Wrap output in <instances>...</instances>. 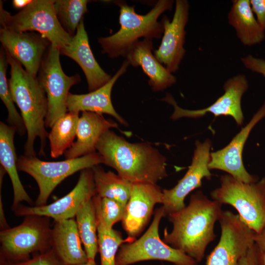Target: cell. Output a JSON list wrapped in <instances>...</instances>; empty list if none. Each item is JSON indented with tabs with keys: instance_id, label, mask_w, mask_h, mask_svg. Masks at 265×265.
Listing matches in <instances>:
<instances>
[{
	"instance_id": "cell-1",
	"label": "cell",
	"mask_w": 265,
	"mask_h": 265,
	"mask_svg": "<svg viewBox=\"0 0 265 265\" xmlns=\"http://www.w3.org/2000/svg\"><path fill=\"white\" fill-rule=\"evenodd\" d=\"M221 207L201 191L193 193L187 206L168 215L173 229L170 232L165 229L163 241L201 262L208 245L216 238L214 226L220 217Z\"/></svg>"
},
{
	"instance_id": "cell-2",
	"label": "cell",
	"mask_w": 265,
	"mask_h": 265,
	"mask_svg": "<svg viewBox=\"0 0 265 265\" xmlns=\"http://www.w3.org/2000/svg\"><path fill=\"white\" fill-rule=\"evenodd\" d=\"M96 149L104 164L132 184H157L167 176L166 158L148 143H131L109 130L102 135Z\"/></svg>"
},
{
	"instance_id": "cell-3",
	"label": "cell",
	"mask_w": 265,
	"mask_h": 265,
	"mask_svg": "<svg viewBox=\"0 0 265 265\" xmlns=\"http://www.w3.org/2000/svg\"><path fill=\"white\" fill-rule=\"evenodd\" d=\"M5 54L10 66L8 82L11 93L14 102L21 111L27 133L25 156L36 157L34 141L36 137H39V154L45 156L44 149L49 135L45 128L48 107L46 94L37 77L29 74L19 62L6 52Z\"/></svg>"
},
{
	"instance_id": "cell-4",
	"label": "cell",
	"mask_w": 265,
	"mask_h": 265,
	"mask_svg": "<svg viewBox=\"0 0 265 265\" xmlns=\"http://www.w3.org/2000/svg\"><path fill=\"white\" fill-rule=\"evenodd\" d=\"M174 3L172 0H159L148 13L140 15L135 12L134 6L117 1L116 4L120 7V28L110 36L98 38L102 53L112 58L120 56L126 58L140 38H160L164 29L158 18L165 11L172 10Z\"/></svg>"
},
{
	"instance_id": "cell-5",
	"label": "cell",
	"mask_w": 265,
	"mask_h": 265,
	"mask_svg": "<svg viewBox=\"0 0 265 265\" xmlns=\"http://www.w3.org/2000/svg\"><path fill=\"white\" fill-rule=\"evenodd\" d=\"M220 181V186L211 192L212 200L230 205L250 229L261 231L265 227V177L245 183L228 174L221 176Z\"/></svg>"
},
{
	"instance_id": "cell-6",
	"label": "cell",
	"mask_w": 265,
	"mask_h": 265,
	"mask_svg": "<svg viewBox=\"0 0 265 265\" xmlns=\"http://www.w3.org/2000/svg\"><path fill=\"white\" fill-rule=\"evenodd\" d=\"M1 27L17 32L36 31L60 50L70 46L72 36L62 27L56 15L54 0H32L14 15L6 11L0 1Z\"/></svg>"
},
{
	"instance_id": "cell-7",
	"label": "cell",
	"mask_w": 265,
	"mask_h": 265,
	"mask_svg": "<svg viewBox=\"0 0 265 265\" xmlns=\"http://www.w3.org/2000/svg\"><path fill=\"white\" fill-rule=\"evenodd\" d=\"M22 223L0 232V259L21 262L33 253L52 248V228L49 217L38 215L24 216Z\"/></svg>"
},
{
	"instance_id": "cell-8",
	"label": "cell",
	"mask_w": 265,
	"mask_h": 265,
	"mask_svg": "<svg viewBox=\"0 0 265 265\" xmlns=\"http://www.w3.org/2000/svg\"><path fill=\"white\" fill-rule=\"evenodd\" d=\"M102 156L97 152L72 159L59 161L42 160L36 157L20 156L17 159L18 171L26 172L36 182L39 193L35 206L47 204L55 188L64 179L75 173L104 163Z\"/></svg>"
},
{
	"instance_id": "cell-9",
	"label": "cell",
	"mask_w": 265,
	"mask_h": 265,
	"mask_svg": "<svg viewBox=\"0 0 265 265\" xmlns=\"http://www.w3.org/2000/svg\"><path fill=\"white\" fill-rule=\"evenodd\" d=\"M164 216L161 206L156 210L152 224L143 236L134 241L121 245L115 265H131L149 260L164 261L173 265H198L195 260L160 239L159 228Z\"/></svg>"
},
{
	"instance_id": "cell-10",
	"label": "cell",
	"mask_w": 265,
	"mask_h": 265,
	"mask_svg": "<svg viewBox=\"0 0 265 265\" xmlns=\"http://www.w3.org/2000/svg\"><path fill=\"white\" fill-rule=\"evenodd\" d=\"M60 54V49L51 44L43 57L37 77L48 100L45 126L51 128L67 112L69 90L81 80L79 74L68 76L64 73Z\"/></svg>"
},
{
	"instance_id": "cell-11",
	"label": "cell",
	"mask_w": 265,
	"mask_h": 265,
	"mask_svg": "<svg viewBox=\"0 0 265 265\" xmlns=\"http://www.w3.org/2000/svg\"><path fill=\"white\" fill-rule=\"evenodd\" d=\"M221 230L220 240L207 257L206 265H238L240 258L253 245L255 232L238 214L222 211L218 220Z\"/></svg>"
},
{
	"instance_id": "cell-12",
	"label": "cell",
	"mask_w": 265,
	"mask_h": 265,
	"mask_svg": "<svg viewBox=\"0 0 265 265\" xmlns=\"http://www.w3.org/2000/svg\"><path fill=\"white\" fill-rule=\"evenodd\" d=\"M78 181L67 194L55 202L42 206L20 204L13 210L18 216L38 215L60 221L75 218L81 207L97 194L91 168L80 171Z\"/></svg>"
},
{
	"instance_id": "cell-13",
	"label": "cell",
	"mask_w": 265,
	"mask_h": 265,
	"mask_svg": "<svg viewBox=\"0 0 265 265\" xmlns=\"http://www.w3.org/2000/svg\"><path fill=\"white\" fill-rule=\"evenodd\" d=\"M248 86V81L245 75L239 74L234 76L224 82L223 87L224 94L212 104L200 109L189 110L181 108L169 93H167L162 100L173 106L174 111L171 116V119L173 120L183 117L200 118L211 113L215 117H232L237 125L240 126L244 120L241 101Z\"/></svg>"
},
{
	"instance_id": "cell-14",
	"label": "cell",
	"mask_w": 265,
	"mask_h": 265,
	"mask_svg": "<svg viewBox=\"0 0 265 265\" xmlns=\"http://www.w3.org/2000/svg\"><path fill=\"white\" fill-rule=\"evenodd\" d=\"M212 145V142L209 139L203 143L196 140L191 163L185 175L174 187L162 190V207L164 216L184 208L186 206L185 204L186 196L201 186L202 179H211L212 174L208 165Z\"/></svg>"
},
{
	"instance_id": "cell-15",
	"label": "cell",
	"mask_w": 265,
	"mask_h": 265,
	"mask_svg": "<svg viewBox=\"0 0 265 265\" xmlns=\"http://www.w3.org/2000/svg\"><path fill=\"white\" fill-rule=\"evenodd\" d=\"M189 9L187 0H176L172 20L170 21L167 17L164 16L161 20L164 29L163 36L160 45L154 51V54L171 73L178 70L186 53L185 27L188 20Z\"/></svg>"
},
{
	"instance_id": "cell-16",
	"label": "cell",
	"mask_w": 265,
	"mask_h": 265,
	"mask_svg": "<svg viewBox=\"0 0 265 265\" xmlns=\"http://www.w3.org/2000/svg\"><path fill=\"white\" fill-rule=\"evenodd\" d=\"M0 41L5 51L37 77L43 57L52 44L46 37L34 32H17L0 27Z\"/></svg>"
},
{
	"instance_id": "cell-17",
	"label": "cell",
	"mask_w": 265,
	"mask_h": 265,
	"mask_svg": "<svg viewBox=\"0 0 265 265\" xmlns=\"http://www.w3.org/2000/svg\"><path fill=\"white\" fill-rule=\"evenodd\" d=\"M265 117V101L249 122L223 148L210 154L209 168L227 172L234 178L245 183L258 181V177L250 174L242 161L243 147L253 127Z\"/></svg>"
},
{
	"instance_id": "cell-18",
	"label": "cell",
	"mask_w": 265,
	"mask_h": 265,
	"mask_svg": "<svg viewBox=\"0 0 265 265\" xmlns=\"http://www.w3.org/2000/svg\"><path fill=\"white\" fill-rule=\"evenodd\" d=\"M162 190L157 184H133L122 226L129 238L137 237L148 223L157 204H162Z\"/></svg>"
},
{
	"instance_id": "cell-19",
	"label": "cell",
	"mask_w": 265,
	"mask_h": 265,
	"mask_svg": "<svg viewBox=\"0 0 265 265\" xmlns=\"http://www.w3.org/2000/svg\"><path fill=\"white\" fill-rule=\"evenodd\" d=\"M60 53L79 65L86 77L89 92L100 88L111 79L112 77L103 70L94 57L89 45L83 19L73 36L70 46L60 50Z\"/></svg>"
},
{
	"instance_id": "cell-20",
	"label": "cell",
	"mask_w": 265,
	"mask_h": 265,
	"mask_svg": "<svg viewBox=\"0 0 265 265\" xmlns=\"http://www.w3.org/2000/svg\"><path fill=\"white\" fill-rule=\"evenodd\" d=\"M118 128L116 122L106 119L103 114L82 111L77 129V140L64 153L66 159L78 158L96 152L102 135L111 128Z\"/></svg>"
},
{
	"instance_id": "cell-21",
	"label": "cell",
	"mask_w": 265,
	"mask_h": 265,
	"mask_svg": "<svg viewBox=\"0 0 265 265\" xmlns=\"http://www.w3.org/2000/svg\"><path fill=\"white\" fill-rule=\"evenodd\" d=\"M129 65L126 59L110 81L95 91L84 94L70 93L67 103L68 111L77 113L89 111L105 113L112 116L121 124L128 126L127 122L115 110L112 103L111 95L114 84L119 78L126 72Z\"/></svg>"
},
{
	"instance_id": "cell-22",
	"label": "cell",
	"mask_w": 265,
	"mask_h": 265,
	"mask_svg": "<svg viewBox=\"0 0 265 265\" xmlns=\"http://www.w3.org/2000/svg\"><path fill=\"white\" fill-rule=\"evenodd\" d=\"M153 40L145 38L138 40L130 50L126 59L132 66H140L149 77L148 83L152 90L159 91L172 86L177 79L152 53Z\"/></svg>"
},
{
	"instance_id": "cell-23",
	"label": "cell",
	"mask_w": 265,
	"mask_h": 265,
	"mask_svg": "<svg viewBox=\"0 0 265 265\" xmlns=\"http://www.w3.org/2000/svg\"><path fill=\"white\" fill-rule=\"evenodd\" d=\"M82 244L75 218L54 221L52 249L64 265H79L88 261Z\"/></svg>"
},
{
	"instance_id": "cell-24",
	"label": "cell",
	"mask_w": 265,
	"mask_h": 265,
	"mask_svg": "<svg viewBox=\"0 0 265 265\" xmlns=\"http://www.w3.org/2000/svg\"><path fill=\"white\" fill-rule=\"evenodd\" d=\"M16 129L3 122H0V162L8 174L13 190L11 209H15L22 202L32 205V200L25 189L18 173L17 159L14 146V134Z\"/></svg>"
},
{
	"instance_id": "cell-25",
	"label": "cell",
	"mask_w": 265,
	"mask_h": 265,
	"mask_svg": "<svg viewBox=\"0 0 265 265\" xmlns=\"http://www.w3.org/2000/svg\"><path fill=\"white\" fill-rule=\"evenodd\" d=\"M227 15L228 24L245 46L260 44L265 39V30L254 16L250 0H233Z\"/></svg>"
},
{
	"instance_id": "cell-26",
	"label": "cell",
	"mask_w": 265,
	"mask_h": 265,
	"mask_svg": "<svg viewBox=\"0 0 265 265\" xmlns=\"http://www.w3.org/2000/svg\"><path fill=\"white\" fill-rule=\"evenodd\" d=\"M91 168L97 194L101 198L114 199L126 205L131 194L132 184L118 174L106 171L99 165Z\"/></svg>"
},
{
	"instance_id": "cell-27",
	"label": "cell",
	"mask_w": 265,
	"mask_h": 265,
	"mask_svg": "<svg viewBox=\"0 0 265 265\" xmlns=\"http://www.w3.org/2000/svg\"><path fill=\"white\" fill-rule=\"evenodd\" d=\"M93 198L81 207L75 216L80 237L89 260H95L99 251L96 208Z\"/></svg>"
},
{
	"instance_id": "cell-28",
	"label": "cell",
	"mask_w": 265,
	"mask_h": 265,
	"mask_svg": "<svg viewBox=\"0 0 265 265\" xmlns=\"http://www.w3.org/2000/svg\"><path fill=\"white\" fill-rule=\"evenodd\" d=\"M79 113L68 111L52 127L48 137L52 158H57L63 155L74 142Z\"/></svg>"
},
{
	"instance_id": "cell-29",
	"label": "cell",
	"mask_w": 265,
	"mask_h": 265,
	"mask_svg": "<svg viewBox=\"0 0 265 265\" xmlns=\"http://www.w3.org/2000/svg\"><path fill=\"white\" fill-rule=\"evenodd\" d=\"M96 212L101 265H115L118 248L126 240L123 239L121 232L113 228L109 229L105 225L96 208Z\"/></svg>"
},
{
	"instance_id": "cell-30",
	"label": "cell",
	"mask_w": 265,
	"mask_h": 265,
	"mask_svg": "<svg viewBox=\"0 0 265 265\" xmlns=\"http://www.w3.org/2000/svg\"><path fill=\"white\" fill-rule=\"evenodd\" d=\"M88 2L87 0H54L57 19L64 29L72 37L87 12Z\"/></svg>"
},
{
	"instance_id": "cell-31",
	"label": "cell",
	"mask_w": 265,
	"mask_h": 265,
	"mask_svg": "<svg viewBox=\"0 0 265 265\" xmlns=\"http://www.w3.org/2000/svg\"><path fill=\"white\" fill-rule=\"evenodd\" d=\"M8 62L4 49L0 52V98L8 111L7 121L8 125L15 127L21 136L26 132L23 118L17 111L11 93L9 82L6 78Z\"/></svg>"
},
{
	"instance_id": "cell-32",
	"label": "cell",
	"mask_w": 265,
	"mask_h": 265,
	"mask_svg": "<svg viewBox=\"0 0 265 265\" xmlns=\"http://www.w3.org/2000/svg\"><path fill=\"white\" fill-rule=\"evenodd\" d=\"M93 198L96 208L108 228L112 229L115 223L122 220L126 205L114 199L101 198L97 194Z\"/></svg>"
},
{
	"instance_id": "cell-33",
	"label": "cell",
	"mask_w": 265,
	"mask_h": 265,
	"mask_svg": "<svg viewBox=\"0 0 265 265\" xmlns=\"http://www.w3.org/2000/svg\"><path fill=\"white\" fill-rule=\"evenodd\" d=\"M0 265H64L53 250L37 253L33 257L21 262H11L0 259Z\"/></svg>"
},
{
	"instance_id": "cell-34",
	"label": "cell",
	"mask_w": 265,
	"mask_h": 265,
	"mask_svg": "<svg viewBox=\"0 0 265 265\" xmlns=\"http://www.w3.org/2000/svg\"><path fill=\"white\" fill-rule=\"evenodd\" d=\"M240 60L247 69L261 74L265 78V59L248 54L241 57Z\"/></svg>"
},
{
	"instance_id": "cell-35",
	"label": "cell",
	"mask_w": 265,
	"mask_h": 265,
	"mask_svg": "<svg viewBox=\"0 0 265 265\" xmlns=\"http://www.w3.org/2000/svg\"><path fill=\"white\" fill-rule=\"evenodd\" d=\"M252 11L261 26L265 30V0H250Z\"/></svg>"
},
{
	"instance_id": "cell-36",
	"label": "cell",
	"mask_w": 265,
	"mask_h": 265,
	"mask_svg": "<svg viewBox=\"0 0 265 265\" xmlns=\"http://www.w3.org/2000/svg\"><path fill=\"white\" fill-rule=\"evenodd\" d=\"M259 250L254 243L240 258L238 265H258Z\"/></svg>"
},
{
	"instance_id": "cell-37",
	"label": "cell",
	"mask_w": 265,
	"mask_h": 265,
	"mask_svg": "<svg viewBox=\"0 0 265 265\" xmlns=\"http://www.w3.org/2000/svg\"><path fill=\"white\" fill-rule=\"evenodd\" d=\"M254 242L259 251L265 253V227L259 233L255 232Z\"/></svg>"
},
{
	"instance_id": "cell-38",
	"label": "cell",
	"mask_w": 265,
	"mask_h": 265,
	"mask_svg": "<svg viewBox=\"0 0 265 265\" xmlns=\"http://www.w3.org/2000/svg\"><path fill=\"white\" fill-rule=\"evenodd\" d=\"M32 0H13L12 4L14 7L17 9L24 8L27 6Z\"/></svg>"
},
{
	"instance_id": "cell-39",
	"label": "cell",
	"mask_w": 265,
	"mask_h": 265,
	"mask_svg": "<svg viewBox=\"0 0 265 265\" xmlns=\"http://www.w3.org/2000/svg\"><path fill=\"white\" fill-rule=\"evenodd\" d=\"M258 265H265V253L259 251Z\"/></svg>"
},
{
	"instance_id": "cell-40",
	"label": "cell",
	"mask_w": 265,
	"mask_h": 265,
	"mask_svg": "<svg viewBox=\"0 0 265 265\" xmlns=\"http://www.w3.org/2000/svg\"><path fill=\"white\" fill-rule=\"evenodd\" d=\"M76 265H96L95 260H89L84 263Z\"/></svg>"
}]
</instances>
